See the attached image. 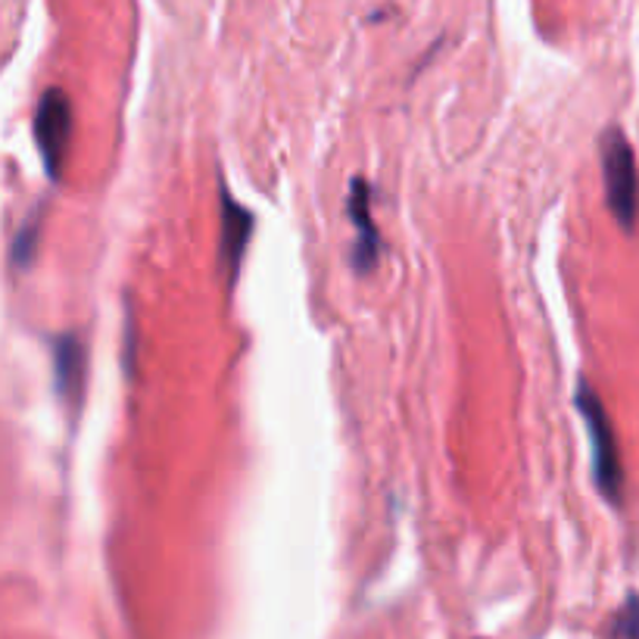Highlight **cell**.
<instances>
[{"mask_svg":"<svg viewBox=\"0 0 639 639\" xmlns=\"http://www.w3.org/2000/svg\"><path fill=\"white\" fill-rule=\"evenodd\" d=\"M574 403L577 412L587 421V431H590L596 483H599V490H602V497H606L608 502H621L623 471L621 455H618V446H615V431H611L606 405L599 400V393L590 387L587 377H580V384H577Z\"/></svg>","mask_w":639,"mask_h":639,"instance_id":"6da1fadb","label":"cell"},{"mask_svg":"<svg viewBox=\"0 0 639 639\" xmlns=\"http://www.w3.org/2000/svg\"><path fill=\"white\" fill-rule=\"evenodd\" d=\"M602 150V175H606L608 209L615 213L621 228H633L639 209V178L637 159L630 150V140L623 138L618 128H608L606 138L599 144Z\"/></svg>","mask_w":639,"mask_h":639,"instance_id":"7a4b0ae2","label":"cell"},{"mask_svg":"<svg viewBox=\"0 0 639 639\" xmlns=\"http://www.w3.org/2000/svg\"><path fill=\"white\" fill-rule=\"evenodd\" d=\"M72 138V104L60 88H50L35 109V140L50 178H60L62 156Z\"/></svg>","mask_w":639,"mask_h":639,"instance_id":"3957f363","label":"cell"},{"mask_svg":"<svg viewBox=\"0 0 639 639\" xmlns=\"http://www.w3.org/2000/svg\"><path fill=\"white\" fill-rule=\"evenodd\" d=\"M346 213H350L353 232H356L350 263H353L358 275H368L377 265V256H381V237H377V225H374L372 187H368L365 178H353L350 197H346Z\"/></svg>","mask_w":639,"mask_h":639,"instance_id":"277c9868","label":"cell"},{"mask_svg":"<svg viewBox=\"0 0 639 639\" xmlns=\"http://www.w3.org/2000/svg\"><path fill=\"white\" fill-rule=\"evenodd\" d=\"M218 209H222V268L228 281H234L244 263L249 234H253V216L247 206L234 200L228 187H222V194H218Z\"/></svg>","mask_w":639,"mask_h":639,"instance_id":"5b68a950","label":"cell"},{"mask_svg":"<svg viewBox=\"0 0 639 639\" xmlns=\"http://www.w3.org/2000/svg\"><path fill=\"white\" fill-rule=\"evenodd\" d=\"M81 381H85V346L72 334L57 337L53 341V387L60 393L62 403H76L81 396Z\"/></svg>","mask_w":639,"mask_h":639,"instance_id":"8992f818","label":"cell"},{"mask_svg":"<svg viewBox=\"0 0 639 639\" xmlns=\"http://www.w3.org/2000/svg\"><path fill=\"white\" fill-rule=\"evenodd\" d=\"M38 234H41V209L19 228L13 240V265L16 268H29L31 256H35V244H38Z\"/></svg>","mask_w":639,"mask_h":639,"instance_id":"52a82bcc","label":"cell"},{"mask_svg":"<svg viewBox=\"0 0 639 639\" xmlns=\"http://www.w3.org/2000/svg\"><path fill=\"white\" fill-rule=\"evenodd\" d=\"M618 637L621 639H639V599L630 596L627 606L621 608V618H618Z\"/></svg>","mask_w":639,"mask_h":639,"instance_id":"ba28073f","label":"cell"}]
</instances>
